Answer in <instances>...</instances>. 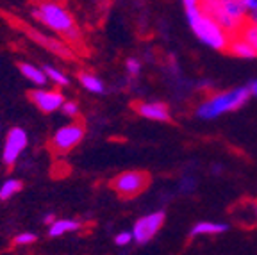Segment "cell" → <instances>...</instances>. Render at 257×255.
I'll list each match as a JSON object with an SVG mask.
<instances>
[{
    "label": "cell",
    "instance_id": "1",
    "mask_svg": "<svg viewBox=\"0 0 257 255\" xmlns=\"http://www.w3.org/2000/svg\"><path fill=\"white\" fill-rule=\"evenodd\" d=\"M186 18H188V24L195 32V36L202 43L214 48V50H225L229 47L232 36L216 20H213L211 16L205 15L200 6L186 8Z\"/></svg>",
    "mask_w": 257,
    "mask_h": 255
},
{
    "label": "cell",
    "instance_id": "2",
    "mask_svg": "<svg viewBox=\"0 0 257 255\" xmlns=\"http://www.w3.org/2000/svg\"><path fill=\"white\" fill-rule=\"evenodd\" d=\"M32 16L36 20H40L43 25H47L50 31L57 32L61 36L68 38V40L79 38V29L73 22V16L68 13V9L57 4V2H52V0L38 2L32 8Z\"/></svg>",
    "mask_w": 257,
    "mask_h": 255
},
{
    "label": "cell",
    "instance_id": "3",
    "mask_svg": "<svg viewBox=\"0 0 257 255\" xmlns=\"http://www.w3.org/2000/svg\"><path fill=\"white\" fill-rule=\"evenodd\" d=\"M250 95H252L250 88H236L230 89V91L218 93V95H213L211 98L202 102L195 111V114L200 120H214L223 112H230L243 107L248 102Z\"/></svg>",
    "mask_w": 257,
    "mask_h": 255
},
{
    "label": "cell",
    "instance_id": "4",
    "mask_svg": "<svg viewBox=\"0 0 257 255\" xmlns=\"http://www.w3.org/2000/svg\"><path fill=\"white\" fill-rule=\"evenodd\" d=\"M150 179L145 172H123L114 177L111 182L112 189L123 198H133L143 193L149 186Z\"/></svg>",
    "mask_w": 257,
    "mask_h": 255
},
{
    "label": "cell",
    "instance_id": "5",
    "mask_svg": "<svg viewBox=\"0 0 257 255\" xmlns=\"http://www.w3.org/2000/svg\"><path fill=\"white\" fill-rule=\"evenodd\" d=\"M82 138H84V125L73 121V123H68L64 125V127L57 129L54 132L50 143H52V148L56 152L66 154V152L73 150L82 141Z\"/></svg>",
    "mask_w": 257,
    "mask_h": 255
},
{
    "label": "cell",
    "instance_id": "6",
    "mask_svg": "<svg viewBox=\"0 0 257 255\" xmlns=\"http://www.w3.org/2000/svg\"><path fill=\"white\" fill-rule=\"evenodd\" d=\"M198 6H200L202 11H204L205 15L211 16L213 20H216L218 24H220L225 31L229 32L232 38L237 36V34H239V31H241V27L245 25V22L236 20L234 16H230L229 13L225 11L223 6L220 4V0H202Z\"/></svg>",
    "mask_w": 257,
    "mask_h": 255
},
{
    "label": "cell",
    "instance_id": "7",
    "mask_svg": "<svg viewBox=\"0 0 257 255\" xmlns=\"http://www.w3.org/2000/svg\"><path fill=\"white\" fill-rule=\"evenodd\" d=\"M29 138L27 132L20 127H13L8 132L4 141V148H2V161L6 166H15L16 161L20 159V156L24 154V150L27 148Z\"/></svg>",
    "mask_w": 257,
    "mask_h": 255
},
{
    "label": "cell",
    "instance_id": "8",
    "mask_svg": "<svg viewBox=\"0 0 257 255\" xmlns=\"http://www.w3.org/2000/svg\"><path fill=\"white\" fill-rule=\"evenodd\" d=\"M165 212L163 211H156L150 212V214L143 216L134 223L133 227V237L138 244H147L154 235L161 230L163 223H165Z\"/></svg>",
    "mask_w": 257,
    "mask_h": 255
},
{
    "label": "cell",
    "instance_id": "9",
    "mask_svg": "<svg viewBox=\"0 0 257 255\" xmlns=\"http://www.w3.org/2000/svg\"><path fill=\"white\" fill-rule=\"evenodd\" d=\"M32 104L36 105L41 112H56L63 109V104L66 102V98L63 96V93L57 91V89H47L43 86H40V89H32L29 93Z\"/></svg>",
    "mask_w": 257,
    "mask_h": 255
},
{
    "label": "cell",
    "instance_id": "10",
    "mask_svg": "<svg viewBox=\"0 0 257 255\" xmlns=\"http://www.w3.org/2000/svg\"><path fill=\"white\" fill-rule=\"evenodd\" d=\"M138 112L143 118L152 121H168L170 120V109L163 102H145L138 105Z\"/></svg>",
    "mask_w": 257,
    "mask_h": 255
},
{
    "label": "cell",
    "instance_id": "11",
    "mask_svg": "<svg viewBox=\"0 0 257 255\" xmlns=\"http://www.w3.org/2000/svg\"><path fill=\"white\" fill-rule=\"evenodd\" d=\"M80 230V221L72 218H59V219H54L52 223L48 225V234L52 235V237H61L64 234H70V232H77Z\"/></svg>",
    "mask_w": 257,
    "mask_h": 255
},
{
    "label": "cell",
    "instance_id": "12",
    "mask_svg": "<svg viewBox=\"0 0 257 255\" xmlns=\"http://www.w3.org/2000/svg\"><path fill=\"white\" fill-rule=\"evenodd\" d=\"M227 50H229L232 56L241 57V59H255L257 57L255 48H253L252 45H248L243 38H239V36H234L232 40H230Z\"/></svg>",
    "mask_w": 257,
    "mask_h": 255
},
{
    "label": "cell",
    "instance_id": "13",
    "mask_svg": "<svg viewBox=\"0 0 257 255\" xmlns=\"http://www.w3.org/2000/svg\"><path fill=\"white\" fill-rule=\"evenodd\" d=\"M20 72H22V75H24L27 80H31L34 86H45V84L48 82V77H47V73H45V68H38L36 64L22 63Z\"/></svg>",
    "mask_w": 257,
    "mask_h": 255
},
{
    "label": "cell",
    "instance_id": "14",
    "mask_svg": "<svg viewBox=\"0 0 257 255\" xmlns=\"http://www.w3.org/2000/svg\"><path fill=\"white\" fill-rule=\"evenodd\" d=\"M227 232V225L216 223V221H200L191 228V235H218Z\"/></svg>",
    "mask_w": 257,
    "mask_h": 255
},
{
    "label": "cell",
    "instance_id": "15",
    "mask_svg": "<svg viewBox=\"0 0 257 255\" xmlns=\"http://www.w3.org/2000/svg\"><path fill=\"white\" fill-rule=\"evenodd\" d=\"M220 4L223 6V9L229 13L230 16H234L236 20L246 22V15H248V9H246L245 0H220Z\"/></svg>",
    "mask_w": 257,
    "mask_h": 255
},
{
    "label": "cell",
    "instance_id": "16",
    "mask_svg": "<svg viewBox=\"0 0 257 255\" xmlns=\"http://www.w3.org/2000/svg\"><path fill=\"white\" fill-rule=\"evenodd\" d=\"M79 80L80 84L84 86V89H88L89 93H104L105 91V86L100 79L93 73H88V72H82L79 75Z\"/></svg>",
    "mask_w": 257,
    "mask_h": 255
},
{
    "label": "cell",
    "instance_id": "17",
    "mask_svg": "<svg viewBox=\"0 0 257 255\" xmlns=\"http://www.w3.org/2000/svg\"><path fill=\"white\" fill-rule=\"evenodd\" d=\"M22 188H24L22 180H18V179H8V180H4V184L0 186V200H9V198H13V196L18 195V193L22 191Z\"/></svg>",
    "mask_w": 257,
    "mask_h": 255
},
{
    "label": "cell",
    "instance_id": "18",
    "mask_svg": "<svg viewBox=\"0 0 257 255\" xmlns=\"http://www.w3.org/2000/svg\"><path fill=\"white\" fill-rule=\"evenodd\" d=\"M45 73H47L48 80L50 82H54L56 86H59V88H64V86H68V75L64 72H61L59 68L56 66H45Z\"/></svg>",
    "mask_w": 257,
    "mask_h": 255
},
{
    "label": "cell",
    "instance_id": "19",
    "mask_svg": "<svg viewBox=\"0 0 257 255\" xmlns=\"http://www.w3.org/2000/svg\"><path fill=\"white\" fill-rule=\"evenodd\" d=\"M237 36L243 38L246 43L252 45V47L257 50V25L250 24V22H245V25L241 27V31H239Z\"/></svg>",
    "mask_w": 257,
    "mask_h": 255
},
{
    "label": "cell",
    "instance_id": "20",
    "mask_svg": "<svg viewBox=\"0 0 257 255\" xmlns=\"http://www.w3.org/2000/svg\"><path fill=\"white\" fill-rule=\"evenodd\" d=\"M13 243L16 246H31V244L36 243V234H32V232H20L18 235H15Z\"/></svg>",
    "mask_w": 257,
    "mask_h": 255
},
{
    "label": "cell",
    "instance_id": "21",
    "mask_svg": "<svg viewBox=\"0 0 257 255\" xmlns=\"http://www.w3.org/2000/svg\"><path fill=\"white\" fill-rule=\"evenodd\" d=\"M61 111L68 116V118H75V116H79V104H77V102H72V100H66V102L63 104V109H61Z\"/></svg>",
    "mask_w": 257,
    "mask_h": 255
},
{
    "label": "cell",
    "instance_id": "22",
    "mask_svg": "<svg viewBox=\"0 0 257 255\" xmlns=\"http://www.w3.org/2000/svg\"><path fill=\"white\" fill-rule=\"evenodd\" d=\"M131 241H134L133 230L131 232H118V234L114 235V243H116V246H127V244H131Z\"/></svg>",
    "mask_w": 257,
    "mask_h": 255
},
{
    "label": "cell",
    "instance_id": "23",
    "mask_svg": "<svg viewBox=\"0 0 257 255\" xmlns=\"http://www.w3.org/2000/svg\"><path fill=\"white\" fill-rule=\"evenodd\" d=\"M125 70H127L131 75H138V73L141 72V61L134 59V57H131V59L125 61Z\"/></svg>",
    "mask_w": 257,
    "mask_h": 255
},
{
    "label": "cell",
    "instance_id": "24",
    "mask_svg": "<svg viewBox=\"0 0 257 255\" xmlns=\"http://www.w3.org/2000/svg\"><path fill=\"white\" fill-rule=\"evenodd\" d=\"M195 188H197V179H195V177H184V179L181 180V189L184 193L195 191Z\"/></svg>",
    "mask_w": 257,
    "mask_h": 255
},
{
    "label": "cell",
    "instance_id": "25",
    "mask_svg": "<svg viewBox=\"0 0 257 255\" xmlns=\"http://www.w3.org/2000/svg\"><path fill=\"white\" fill-rule=\"evenodd\" d=\"M246 22L257 25V9H253V11H248V15H246Z\"/></svg>",
    "mask_w": 257,
    "mask_h": 255
},
{
    "label": "cell",
    "instance_id": "26",
    "mask_svg": "<svg viewBox=\"0 0 257 255\" xmlns=\"http://www.w3.org/2000/svg\"><path fill=\"white\" fill-rule=\"evenodd\" d=\"M245 4H246V9H248V11L257 9V0H245Z\"/></svg>",
    "mask_w": 257,
    "mask_h": 255
},
{
    "label": "cell",
    "instance_id": "27",
    "mask_svg": "<svg viewBox=\"0 0 257 255\" xmlns=\"http://www.w3.org/2000/svg\"><path fill=\"white\" fill-rule=\"evenodd\" d=\"M184 2V8H191V6H198L202 0H182Z\"/></svg>",
    "mask_w": 257,
    "mask_h": 255
},
{
    "label": "cell",
    "instance_id": "28",
    "mask_svg": "<svg viewBox=\"0 0 257 255\" xmlns=\"http://www.w3.org/2000/svg\"><path fill=\"white\" fill-rule=\"evenodd\" d=\"M248 88H250V93H252L253 96H257V80H252Z\"/></svg>",
    "mask_w": 257,
    "mask_h": 255
},
{
    "label": "cell",
    "instance_id": "29",
    "mask_svg": "<svg viewBox=\"0 0 257 255\" xmlns=\"http://www.w3.org/2000/svg\"><path fill=\"white\" fill-rule=\"evenodd\" d=\"M54 219H56V216H54V214H47V216H45V223L50 225L54 221Z\"/></svg>",
    "mask_w": 257,
    "mask_h": 255
},
{
    "label": "cell",
    "instance_id": "30",
    "mask_svg": "<svg viewBox=\"0 0 257 255\" xmlns=\"http://www.w3.org/2000/svg\"><path fill=\"white\" fill-rule=\"evenodd\" d=\"M213 172L214 173H220L221 172V166H218V164H216V166H213Z\"/></svg>",
    "mask_w": 257,
    "mask_h": 255
}]
</instances>
